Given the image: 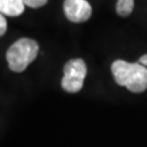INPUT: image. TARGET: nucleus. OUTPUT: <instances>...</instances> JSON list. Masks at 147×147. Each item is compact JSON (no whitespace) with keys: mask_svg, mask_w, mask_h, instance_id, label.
<instances>
[{"mask_svg":"<svg viewBox=\"0 0 147 147\" xmlns=\"http://www.w3.org/2000/svg\"><path fill=\"white\" fill-rule=\"evenodd\" d=\"M110 70L117 84L125 86L132 93H141L147 90V67L140 63L115 60Z\"/></svg>","mask_w":147,"mask_h":147,"instance_id":"1","label":"nucleus"},{"mask_svg":"<svg viewBox=\"0 0 147 147\" xmlns=\"http://www.w3.org/2000/svg\"><path fill=\"white\" fill-rule=\"evenodd\" d=\"M39 52V45L34 39L20 38L10 45L6 53V60L10 70L15 72L25 71L32 61H34Z\"/></svg>","mask_w":147,"mask_h":147,"instance_id":"2","label":"nucleus"},{"mask_svg":"<svg viewBox=\"0 0 147 147\" xmlns=\"http://www.w3.org/2000/svg\"><path fill=\"white\" fill-rule=\"evenodd\" d=\"M87 74V66L82 59H71L64 65V77L61 80V87L64 91L76 93L82 86Z\"/></svg>","mask_w":147,"mask_h":147,"instance_id":"3","label":"nucleus"},{"mask_svg":"<svg viewBox=\"0 0 147 147\" xmlns=\"http://www.w3.org/2000/svg\"><path fill=\"white\" fill-rule=\"evenodd\" d=\"M63 9L66 18L74 24L86 22L92 15V6L87 0H65Z\"/></svg>","mask_w":147,"mask_h":147,"instance_id":"4","label":"nucleus"},{"mask_svg":"<svg viewBox=\"0 0 147 147\" xmlns=\"http://www.w3.org/2000/svg\"><path fill=\"white\" fill-rule=\"evenodd\" d=\"M25 11L24 0H0V12L5 16H20Z\"/></svg>","mask_w":147,"mask_h":147,"instance_id":"5","label":"nucleus"},{"mask_svg":"<svg viewBox=\"0 0 147 147\" xmlns=\"http://www.w3.org/2000/svg\"><path fill=\"white\" fill-rule=\"evenodd\" d=\"M117 13L121 17H127L134 10V0H117Z\"/></svg>","mask_w":147,"mask_h":147,"instance_id":"6","label":"nucleus"},{"mask_svg":"<svg viewBox=\"0 0 147 147\" xmlns=\"http://www.w3.org/2000/svg\"><path fill=\"white\" fill-rule=\"evenodd\" d=\"M24 3H25V5L30 6V7L38 9V7L44 6L45 4L48 3V0H24Z\"/></svg>","mask_w":147,"mask_h":147,"instance_id":"7","label":"nucleus"},{"mask_svg":"<svg viewBox=\"0 0 147 147\" xmlns=\"http://www.w3.org/2000/svg\"><path fill=\"white\" fill-rule=\"evenodd\" d=\"M6 27H7V24H6V20H5V15L0 16V36H4L6 32Z\"/></svg>","mask_w":147,"mask_h":147,"instance_id":"8","label":"nucleus"},{"mask_svg":"<svg viewBox=\"0 0 147 147\" xmlns=\"http://www.w3.org/2000/svg\"><path fill=\"white\" fill-rule=\"evenodd\" d=\"M137 63H140L141 65H144V66L147 67V54H145V55H142V57H140V59H139V61H137Z\"/></svg>","mask_w":147,"mask_h":147,"instance_id":"9","label":"nucleus"}]
</instances>
